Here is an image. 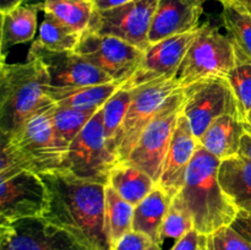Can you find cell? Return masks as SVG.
Segmentation results:
<instances>
[{
    "instance_id": "cell-44",
    "label": "cell",
    "mask_w": 251,
    "mask_h": 250,
    "mask_svg": "<svg viewBox=\"0 0 251 250\" xmlns=\"http://www.w3.org/2000/svg\"><path fill=\"white\" fill-rule=\"evenodd\" d=\"M147 250H162V248H161V245L156 244V243H152Z\"/></svg>"
},
{
    "instance_id": "cell-6",
    "label": "cell",
    "mask_w": 251,
    "mask_h": 250,
    "mask_svg": "<svg viewBox=\"0 0 251 250\" xmlns=\"http://www.w3.org/2000/svg\"><path fill=\"white\" fill-rule=\"evenodd\" d=\"M184 90L174 93L140 135L124 162L137 167L158 183L169 145L183 113Z\"/></svg>"
},
{
    "instance_id": "cell-33",
    "label": "cell",
    "mask_w": 251,
    "mask_h": 250,
    "mask_svg": "<svg viewBox=\"0 0 251 250\" xmlns=\"http://www.w3.org/2000/svg\"><path fill=\"white\" fill-rule=\"evenodd\" d=\"M22 171H29L21 154L7 140L1 139L0 154V181L14 176Z\"/></svg>"
},
{
    "instance_id": "cell-14",
    "label": "cell",
    "mask_w": 251,
    "mask_h": 250,
    "mask_svg": "<svg viewBox=\"0 0 251 250\" xmlns=\"http://www.w3.org/2000/svg\"><path fill=\"white\" fill-rule=\"evenodd\" d=\"M27 58L38 59L43 64L51 87H78L114 81L75 50H51L33 42Z\"/></svg>"
},
{
    "instance_id": "cell-9",
    "label": "cell",
    "mask_w": 251,
    "mask_h": 250,
    "mask_svg": "<svg viewBox=\"0 0 251 250\" xmlns=\"http://www.w3.org/2000/svg\"><path fill=\"white\" fill-rule=\"evenodd\" d=\"M184 96L183 114L198 140L218 118L227 114L239 117L237 100L227 77L198 81L184 88Z\"/></svg>"
},
{
    "instance_id": "cell-3",
    "label": "cell",
    "mask_w": 251,
    "mask_h": 250,
    "mask_svg": "<svg viewBox=\"0 0 251 250\" xmlns=\"http://www.w3.org/2000/svg\"><path fill=\"white\" fill-rule=\"evenodd\" d=\"M43 64L34 58L0 65V135L10 139L31 115L51 103Z\"/></svg>"
},
{
    "instance_id": "cell-38",
    "label": "cell",
    "mask_w": 251,
    "mask_h": 250,
    "mask_svg": "<svg viewBox=\"0 0 251 250\" xmlns=\"http://www.w3.org/2000/svg\"><path fill=\"white\" fill-rule=\"evenodd\" d=\"M239 153L242 154V156L251 159V134L250 132H245V134L243 135L242 141H240Z\"/></svg>"
},
{
    "instance_id": "cell-28",
    "label": "cell",
    "mask_w": 251,
    "mask_h": 250,
    "mask_svg": "<svg viewBox=\"0 0 251 250\" xmlns=\"http://www.w3.org/2000/svg\"><path fill=\"white\" fill-rule=\"evenodd\" d=\"M82 33L74 31L51 14L44 12L36 43L51 50H75Z\"/></svg>"
},
{
    "instance_id": "cell-13",
    "label": "cell",
    "mask_w": 251,
    "mask_h": 250,
    "mask_svg": "<svg viewBox=\"0 0 251 250\" xmlns=\"http://www.w3.org/2000/svg\"><path fill=\"white\" fill-rule=\"evenodd\" d=\"M48 207V190L33 171H22L0 181V223L28 217H43Z\"/></svg>"
},
{
    "instance_id": "cell-24",
    "label": "cell",
    "mask_w": 251,
    "mask_h": 250,
    "mask_svg": "<svg viewBox=\"0 0 251 250\" xmlns=\"http://www.w3.org/2000/svg\"><path fill=\"white\" fill-rule=\"evenodd\" d=\"M222 4L223 26L235 49L251 60V15L237 0H226Z\"/></svg>"
},
{
    "instance_id": "cell-31",
    "label": "cell",
    "mask_w": 251,
    "mask_h": 250,
    "mask_svg": "<svg viewBox=\"0 0 251 250\" xmlns=\"http://www.w3.org/2000/svg\"><path fill=\"white\" fill-rule=\"evenodd\" d=\"M235 53H237V64L228 74L227 80L235 96L238 112L243 122L245 115L251 109V60L237 49Z\"/></svg>"
},
{
    "instance_id": "cell-23",
    "label": "cell",
    "mask_w": 251,
    "mask_h": 250,
    "mask_svg": "<svg viewBox=\"0 0 251 250\" xmlns=\"http://www.w3.org/2000/svg\"><path fill=\"white\" fill-rule=\"evenodd\" d=\"M147 173L126 162H119L110 171L108 185L134 206L139 205L156 186Z\"/></svg>"
},
{
    "instance_id": "cell-15",
    "label": "cell",
    "mask_w": 251,
    "mask_h": 250,
    "mask_svg": "<svg viewBox=\"0 0 251 250\" xmlns=\"http://www.w3.org/2000/svg\"><path fill=\"white\" fill-rule=\"evenodd\" d=\"M196 32L198 29L150 46L135 73L123 83L122 88L135 90L153 81L176 77Z\"/></svg>"
},
{
    "instance_id": "cell-5",
    "label": "cell",
    "mask_w": 251,
    "mask_h": 250,
    "mask_svg": "<svg viewBox=\"0 0 251 250\" xmlns=\"http://www.w3.org/2000/svg\"><path fill=\"white\" fill-rule=\"evenodd\" d=\"M118 163L119 159L108 146L100 108L73 140L60 168L78 178L108 185L110 171Z\"/></svg>"
},
{
    "instance_id": "cell-29",
    "label": "cell",
    "mask_w": 251,
    "mask_h": 250,
    "mask_svg": "<svg viewBox=\"0 0 251 250\" xmlns=\"http://www.w3.org/2000/svg\"><path fill=\"white\" fill-rule=\"evenodd\" d=\"M132 97H134V91L120 87L102 107L103 127L110 151H112L113 142L126 117Z\"/></svg>"
},
{
    "instance_id": "cell-18",
    "label": "cell",
    "mask_w": 251,
    "mask_h": 250,
    "mask_svg": "<svg viewBox=\"0 0 251 250\" xmlns=\"http://www.w3.org/2000/svg\"><path fill=\"white\" fill-rule=\"evenodd\" d=\"M218 180L238 211L251 212V159L238 153L221 161Z\"/></svg>"
},
{
    "instance_id": "cell-30",
    "label": "cell",
    "mask_w": 251,
    "mask_h": 250,
    "mask_svg": "<svg viewBox=\"0 0 251 250\" xmlns=\"http://www.w3.org/2000/svg\"><path fill=\"white\" fill-rule=\"evenodd\" d=\"M191 229H194L193 216L186 203L184 202L183 196L178 193L172 198L168 212L164 218L159 234V245L162 247L166 239H173L174 242H178Z\"/></svg>"
},
{
    "instance_id": "cell-40",
    "label": "cell",
    "mask_w": 251,
    "mask_h": 250,
    "mask_svg": "<svg viewBox=\"0 0 251 250\" xmlns=\"http://www.w3.org/2000/svg\"><path fill=\"white\" fill-rule=\"evenodd\" d=\"M243 123H244V126L247 132H250L251 134V109L248 112V114L245 115V118L243 119Z\"/></svg>"
},
{
    "instance_id": "cell-16",
    "label": "cell",
    "mask_w": 251,
    "mask_h": 250,
    "mask_svg": "<svg viewBox=\"0 0 251 250\" xmlns=\"http://www.w3.org/2000/svg\"><path fill=\"white\" fill-rule=\"evenodd\" d=\"M199 145L200 142L194 135L188 118L181 113L157 183L171 198L176 195L184 186L186 172Z\"/></svg>"
},
{
    "instance_id": "cell-22",
    "label": "cell",
    "mask_w": 251,
    "mask_h": 250,
    "mask_svg": "<svg viewBox=\"0 0 251 250\" xmlns=\"http://www.w3.org/2000/svg\"><path fill=\"white\" fill-rule=\"evenodd\" d=\"M123 86L119 81L78 87H51L49 86L48 97L60 107L88 109L103 107L108 100Z\"/></svg>"
},
{
    "instance_id": "cell-7",
    "label": "cell",
    "mask_w": 251,
    "mask_h": 250,
    "mask_svg": "<svg viewBox=\"0 0 251 250\" xmlns=\"http://www.w3.org/2000/svg\"><path fill=\"white\" fill-rule=\"evenodd\" d=\"M54 102L44 105L31 115L12 137L4 139L17 150L29 171L36 173L60 168L65 157V152L59 146L54 132Z\"/></svg>"
},
{
    "instance_id": "cell-39",
    "label": "cell",
    "mask_w": 251,
    "mask_h": 250,
    "mask_svg": "<svg viewBox=\"0 0 251 250\" xmlns=\"http://www.w3.org/2000/svg\"><path fill=\"white\" fill-rule=\"evenodd\" d=\"M25 2V0H0V11L7 12L15 7L20 6Z\"/></svg>"
},
{
    "instance_id": "cell-17",
    "label": "cell",
    "mask_w": 251,
    "mask_h": 250,
    "mask_svg": "<svg viewBox=\"0 0 251 250\" xmlns=\"http://www.w3.org/2000/svg\"><path fill=\"white\" fill-rule=\"evenodd\" d=\"M202 12V6L185 0H159L149 31L150 46L198 29Z\"/></svg>"
},
{
    "instance_id": "cell-8",
    "label": "cell",
    "mask_w": 251,
    "mask_h": 250,
    "mask_svg": "<svg viewBox=\"0 0 251 250\" xmlns=\"http://www.w3.org/2000/svg\"><path fill=\"white\" fill-rule=\"evenodd\" d=\"M184 90L176 77L157 80L135 88L124 123L112 145V152L124 162L136 145L140 135L159 112L169 97Z\"/></svg>"
},
{
    "instance_id": "cell-37",
    "label": "cell",
    "mask_w": 251,
    "mask_h": 250,
    "mask_svg": "<svg viewBox=\"0 0 251 250\" xmlns=\"http://www.w3.org/2000/svg\"><path fill=\"white\" fill-rule=\"evenodd\" d=\"M91 1L93 4V10L103 11V10H109L122 6V5L132 1V0H91Z\"/></svg>"
},
{
    "instance_id": "cell-36",
    "label": "cell",
    "mask_w": 251,
    "mask_h": 250,
    "mask_svg": "<svg viewBox=\"0 0 251 250\" xmlns=\"http://www.w3.org/2000/svg\"><path fill=\"white\" fill-rule=\"evenodd\" d=\"M230 227L237 230L248 242L251 243V212L238 211Z\"/></svg>"
},
{
    "instance_id": "cell-2",
    "label": "cell",
    "mask_w": 251,
    "mask_h": 250,
    "mask_svg": "<svg viewBox=\"0 0 251 250\" xmlns=\"http://www.w3.org/2000/svg\"><path fill=\"white\" fill-rule=\"evenodd\" d=\"M220 164V158L199 145L179 191L193 216L194 229L205 235L232 225L238 213L221 188Z\"/></svg>"
},
{
    "instance_id": "cell-19",
    "label": "cell",
    "mask_w": 251,
    "mask_h": 250,
    "mask_svg": "<svg viewBox=\"0 0 251 250\" xmlns=\"http://www.w3.org/2000/svg\"><path fill=\"white\" fill-rule=\"evenodd\" d=\"M247 132L244 123L237 115H223L212 123L199 139L201 146L221 161L239 153L240 141Z\"/></svg>"
},
{
    "instance_id": "cell-41",
    "label": "cell",
    "mask_w": 251,
    "mask_h": 250,
    "mask_svg": "<svg viewBox=\"0 0 251 250\" xmlns=\"http://www.w3.org/2000/svg\"><path fill=\"white\" fill-rule=\"evenodd\" d=\"M44 2H46V0H25V4L34 5V6H38L41 10L43 9Z\"/></svg>"
},
{
    "instance_id": "cell-21",
    "label": "cell",
    "mask_w": 251,
    "mask_h": 250,
    "mask_svg": "<svg viewBox=\"0 0 251 250\" xmlns=\"http://www.w3.org/2000/svg\"><path fill=\"white\" fill-rule=\"evenodd\" d=\"M171 201V196L156 184L153 190L135 206L132 230L145 234L159 245V234Z\"/></svg>"
},
{
    "instance_id": "cell-32",
    "label": "cell",
    "mask_w": 251,
    "mask_h": 250,
    "mask_svg": "<svg viewBox=\"0 0 251 250\" xmlns=\"http://www.w3.org/2000/svg\"><path fill=\"white\" fill-rule=\"evenodd\" d=\"M207 250H251V243L230 225L207 235Z\"/></svg>"
},
{
    "instance_id": "cell-25",
    "label": "cell",
    "mask_w": 251,
    "mask_h": 250,
    "mask_svg": "<svg viewBox=\"0 0 251 250\" xmlns=\"http://www.w3.org/2000/svg\"><path fill=\"white\" fill-rule=\"evenodd\" d=\"M100 108L102 107L77 109V108H66L55 104L53 113V127L56 141L65 154L73 140L80 134L81 130Z\"/></svg>"
},
{
    "instance_id": "cell-11",
    "label": "cell",
    "mask_w": 251,
    "mask_h": 250,
    "mask_svg": "<svg viewBox=\"0 0 251 250\" xmlns=\"http://www.w3.org/2000/svg\"><path fill=\"white\" fill-rule=\"evenodd\" d=\"M75 51L122 83L135 73L145 54L123 39L90 31L83 32Z\"/></svg>"
},
{
    "instance_id": "cell-1",
    "label": "cell",
    "mask_w": 251,
    "mask_h": 250,
    "mask_svg": "<svg viewBox=\"0 0 251 250\" xmlns=\"http://www.w3.org/2000/svg\"><path fill=\"white\" fill-rule=\"evenodd\" d=\"M48 190L43 218L70 233L85 250H113L105 222V188L65 169L38 173Z\"/></svg>"
},
{
    "instance_id": "cell-35",
    "label": "cell",
    "mask_w": 251,
    "mask_h": 250,
    "mask_svg": "<svg viewBox=\"0 0 251 250\" xmlns=\"http://www.w3.org/2000/svg\"><path fill=\"white\" fill-rule=\"evenodd\" d=\"M152 243L153 242L149 237L132 230L124 235L113 247V250H147Z\"/></svg>"
},
{
    "instance_id": "cell-4",
    "label": "cell",
    "mask_w": 251,
    "mask_h": 250,
    "mask_svg": "<svg viewBox=\"0 0 251 250\" xmlns=\"http://www.w3.org/2000/svg\"><path fill=\"white\" fill-rule=\"evenodd\" d=\"M235 64L237 53L229 36L205 24L198 28L176 78L185 88L203 78L227 77Z\"/></svg>"
},
{
    "instance_id": "cell-10",
    "label": "cell",
    "mask_w": 251,
    "mask_h": 250,
    "mask_svg": "<svg viewBox=\"0 0 251 250\" xmlns=\"http://www.w3.org/2000/svg\"><path fill=\"white\" fill-rule=\"evenodd\" d=\"M159 0H132L114 9L93 10L86 31L123 39L141 50L149 49V31Z\"/></svg>"
},
{
    "instance_id": "cell-42",
    "label": "cell",
    "mask_w": 251,
    "mask_h": 250,
    "mask_svg": "<svg viewBox=\"0 0 251 250\" xmlns=\"http://www.w3.org/2000/svg\"><path fill=\"white\" fill-rule=\"evenodd\" d=\"M185 1L190 2V4H193V5H198V6H202L206 1H210V0H185ZM216 1L223 2V1H226V0H216Z\"/></svg>"
},
{
    "instance_id": "cell-12",
    "label": "cell",
    "mask_w": 251,
    "mask_h": 250,
    "mask_svg": "<svg viewBox=\"0 0 251 250\" xmlns=\"http://www.w3.org/2000/svg\"><path fill=\"white\" fill-rule=\"evenodd\" d=\"M0 250H85L63 228L43 217L0 223Z\"/></svg>"
},
{
    "instance_id": "cell-34",
    "label": "cell",
    "mask_w": 251,
    "mask_h": 250,
    "mask_svg": "<svg viewBox=\"0 0 251 250\" xmlns=\"http://www.w3.org/2000/svg\"><path fill=\"white\" fill-rule=\"evenodd\" d=\"M171 250H207V235L191 229L183 238L174 243Z\"/></svg>"
},
{
    "instance_id": "cell-27",
    "label": "cell",
    "mask_w": 251,
    "mask_h": 250,
    "mask_svg": "<svg viewBox=\"0 0 251 250\" xmlns=\"http://www.w3.org/2000/svg\"><path fill=\"white\" fill-rule=\"evenodd\" d=\"M43 12H48L78 33H83L93 14L91 0H46Z\"/></svg>"
},
{
    "instance_id": "cell-26",
    "label": "cell",
    "mask_w": 251,
    "mask_h": 250,
    "mask_svg": "<svg viewBox=\"0 0 251 250\" xmlns=\"http://www.w3.org/2000/svg\"><path fill=\"white\" fill-rule=\"evenodd\" d=\"M135 206L123 199L109 185L105 188V222L108 234L114 247L124 235L132 232Z\"/></svg>"
},
{
    "instance_id": "cell-20",
    "label": "cell",
    "mask_w": 251,
    "mask_h": 250,
    "mask_svg": "<svg viewBox=\"0 0 251 250\" xmlns=\"http://www.w3.org/2000/svg\"><path fill=\"white\" fill-rule=\"evenodd\" d=\"M38 6L22 4L7 12H1L0 54L4 63L6 54L16 44L28 43L34 38L38 25Z\"/></svg>"
},
{
    "instance_id": "cell-43",
    "label": "cell",
    "mask_w": 251,
    "mask_h": 250,
    "mask_svg": "<svg viewBox=\"0 0 251 250\" xmlns=\"http://www.w3.org/2000/svg\"><path fill=\"white\" fill-rule=\"evenodd\" d=\"M237 1H239L240 4L248 10V12L251 15V0H237Z\"/></svg>"
}]
</instances>
